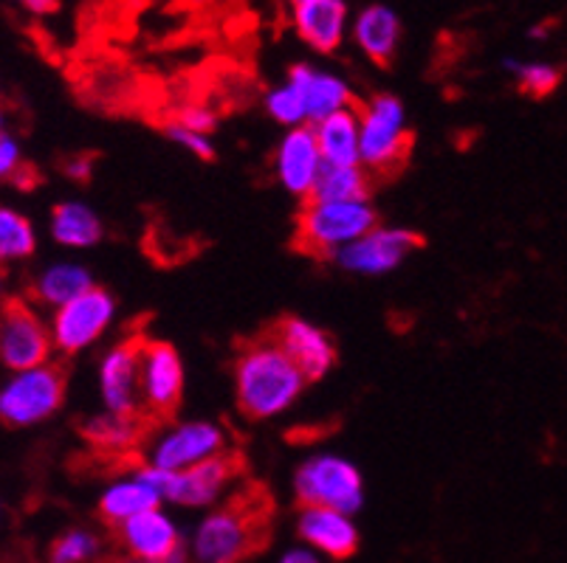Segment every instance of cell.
<instances>
[{
  "mask_svg": "<svg viewBox=\"0 0 567 563\" xmlns=\"http://www.w3.org/2000/svg\"><path fill=\"white\" fill-rule=\"evenodd\" d=\"M308 378L271 335L240 350L235 361L237 409L251 420L286 415L306 392Z\"/></svg>",
  "mask_w": 567,
  "mask_h": 563,
  "instance_id": "6da1fadb",
  "label": "cell"
},
{
  "mask_svg": "<svg viewBox=\"0 0 567 563\" xmlns=\"http://www.w3.org/2000/svg\"><path fill=\"white\" fill-rule=\"evenodd\" d=\"M379 226V211L368 200H308L297 217V242L311 257L337 260L344 248Z\"/></svg>",
  "mask_w": 567,
  "mask_h": 563,
  "instance_id": "7a4b0ae2",
  "label": "cell"
},
{
  "mask_svg": "<svg viewBox=\"0 0 567 563\" xmlns=\"http://www.w3.org/2000/svg\"><path fill=\"white\" fill-rule=\"evenodd\" d=\"M293 496L300 508H333L355 515L364 508V477L342 453H313L293 473Z\"/></svg>",
  "mask_w": 567,
  "mask_h": 563,
  "instance_id": "3957f363",
  "label": "cell"
},
{
  "mask_svg": "<svg viewBox=\"0 0 567 563\" xmlns=\"http://www.w3.org/2000/svg\"><path fill=\"white\" fill-rule=\"evenodd\" d=\"M65 395V372L51 361L34 369L9 372V378L0 386V417L14 428L40 426L63 409Z\"/></svg>",
  "mask_w": 567,
  "mask_h": 563,
  "instance_id": "277c9868",
  "label": "cell"
},
{
  "mask_svg": "<svg viewBox=\"0 0 567 563\" xmlns=\"http://www.w3.org/2000/svg\"><path fill=\"white\" fill-rule=\"evenodd\" d=\"M359 118H362V167L373 175L399 169L410 153L404 102L393 93H375L359 107Z\"/></svg>",
  "mask_w": 567,
  "mask_h": 563,
  "instance_id": "5b68a950",
  "label": "cell"
},
{
  "mask_svg": "<svg viewBox=\"0 0 567 563\" xmlns=\"http://www.w3.org/2000/svg\"><path fill=\"white\" fill-rule=\"evenodd\" d=\"M260 521L249 508L226 504L209 510L189 539L193 563H240L257 546Z\"/></svg>",
  "mask_w": 567,
  "mask_h": 563,
  "instance_id": "8992f818",
  "label": "cell"
},
{
  "mask_svg": "<svg viewBox=\"0 0 567 563\" xmlns=\"http://www.w3.org/2000/svg\"><path fill=\"white\" fill-rule=\"evenodd\" d=\"M51 353H56L51 319H45L34 302H25V299L7 302L3 319H0V364L3 369H34V366L49 364Z\"/></svg>",
  "mask_w": 567,
  "mask_h": 563,
  "instance_id": "52a82bcc",
  "label": "cell"
},
{
  "mask_svg": "<svg viewBox=\"0 0 567 563\" xmlns=\"http://www.w3.org/2000/svg\"><path fill=\"white\" fill-rule=\"evenodd\" d=\"M116 322V299L105 288L94 285L74 302L51 313L54 350L63 355H80L96 347Z\"/></svg>",
  "mask_w": 567,
  "mask_h": 563,
  "instance_id": "ba28073f",
  "label": "cell"
},
{
  "mask_svg": "<svg viewBox=\"0 0 567 563\" xmlns=\"http://www.w3.org/2000/svg\"><path fill=\"white\" fill-rule=\"evenodd\" d=\"M226 453V431L213 420H182L164 428L147 448V465L178 473Z\"/></svg>",
  "mask_w": 567,
  "mask_h": 563,
  "instance_id": "9c48e42d",
  "label": "cell"
},
{
  "mask_svg": "<svg viewBox=\"0 0 567 563\" xmlns=\"http://www.w3.org/2000/svg\"><path fill=\"white\" fill-rule=\"evenodd\" d=\"M153 482L162 490L164 502L175 504V508H215V504L224 499V493L229 490V484L237 477V459L224 453V457H215L204 465H195L187 471L167 473L158 471L153 465H147Z\"/></svg>",
  "mask_w": 567,
  "mask_h": 563,
  "instance_id": "30bf717a",
  "label": "cell"
},
{
  "mask_svg": "<svg viewBox=\"0 0 567 563\" xmlns=\"http://www.w3.org/2000/svg\"><path fill=\"white\" fill-rule=\"evenodd\" d=\"M421 246L424 240L417 231L401 229V226H375L370 234L344 248L333 262L342 271L359 273V277H384V273L399 271Z\"/></svg>",
  "mask_w": 567,
  "mask_h": 563,
  "instance_id": "8fae6325",
  "label": "cell"
},
{
  "mask_svg": "<svg viewBox=\"0 0 567 563\" xmlns=\"http://www.w3.org/2000/svg\"><path fill=\"white\" fill-rule=\"evenodd\" d=\"M142 347L144 341L113 344L100 358L96 386L102 409L113 415H142Z\"/></svg>",
  "mask_w": 567,
  "mask_h": 563,
  "instance_id": "7c38bea8",
  "label": "cell"
},
{
  "mask_svg": "<svg viewBox=\"0 0 567 563\" xmlns=\"http://www.w3.org/2000/svg\"><path fill=\"white\" fill-rule=\"evenodd\" d=\"M182 353L167 341H144L142 347V403L147 415L167 417L178 409L184 395Z\"/></svg>",
  "mask_w": 567,
  "mask_h": 563,
  "instance_id": "4fadbf2b",
  "label": "cell"
},
{
  "mask_svg": "<svg viewBox=\"0 0 567 563\" xmlns=\"http://www.w3.org/2000/svg\"><path fill=\"white\" fill-rule=\"evenodd\" d=\"M324 173V158L319 149L317 131L308 127H293L286 131L275 149V175L288 195L308 204L317 192L319 178Z\"/></svg>",
  "mask_w": 567,
  "mask_h": 563,
  "instance_id": "5bb4252c",
  "label": "cell"
},
{
  "mask_svg": "<svg viewBox=\"0 0 567 563\" xmlns=\"http://www.w3.org/2000/svg\"><path fill=\"white\" fill-rule=\"evenodd\" d=\"M271 338L288 353V358L300 366L308 384L322 380L337 366V347L333 338L319 324L300 316H286L271 330Z\"/></svg>",
  "mask_w": 567,
  "mask_h": 563,
  "instance_id": "9a60e30c",
  "label": "cell"
},
{
  "mask_svg": "<svg viewBox=\"0 0 567 563\" xmlns=\"http://www.w3.org/2000/svg\"><path fill=\"white\" fill-rule=\"evenodd\" d=\"M297 38L317 54H333L350 38V9L344 0H302L291 14Z\"/></svg>",
  "mask_w": 567,
  "mask_h": 563,
  "instance_id": "2e32d148",
  "label": "cell"
},
{
  "mask_svg": "<svg viewBox=\"0 0 567 563\" xmlns=\"http://www.w3.org/2000/svg\"><path fill=\"white\" fill-rule=\"evenodd\" d=\"M297 535L313 552H322L333 561H348L359 550V526L353 515L333 508H300Z\"/></svg>",
  "mask_w": 567,
  "mask_h": 563,
  "instance_id": "e0dca14e",
  "label": "cell"
},
{
  "mask_svg": "<svg viewBox=\"0 0 567 563\" xmlns=\"http://www.w3.org/2000/svg\"><path fill=\"white\" fill-rule=\"evenodd\" d=\"M118 541H122L127 555L144 563H164L182 546H187L178 524L162 508L136 515V519L118 526Z\"/></svg>",
  "mask_w": 567,
  "mask_h": 563,
  "instance_id": "ac0fdd59",
  "label": "cell"
},
{
  "mask_svg": "<svg viewBox=\"0 0 567 563\" xmlns=\"http://www.w3.org/2000/svg\"><path fill=\"white\" fill-rule=\"evenodd\" d=\"M162 504V490L153 482L147 465H142L138 471L125 473V477L107 482V488L100 496V515L118 530V526L127 524L136 515L158 510Z\"/></svg>",
  "mask_w": 567,
  "mask_h": 563,
  "instance_id": "d6986e66",
  "label": "cell"
},
{
  "mask_svg": "<svg viewBox=\"0 0 567 563\" xmlns=\"http://www.w3.org/2000/svg\"><path fill=\"white\" fill-rule=\"evenodd\" d=\"M288 82L300 87V93L306 96L308 116L313 124L324 122L333 113H342L348 107H353V91H350L348 82L339 74L331 71H322L311 62H297L288 69Z\"/></svg>",
  "mask_w": 567,
  "mask_h": 563,
  "instance_id": "ffe728a7",
  "label": "cell"
},
{
  "mask_svg": "<svg viewBox=\"0 0 567 563\" xmlns=\"http://www.w3.org/2000/svg\"><path fill=\"white\" fill-rule=\"evenodd\" d=\"M401 25L399 12L386 3H370L362 12L353 18L350 25V40L359 45L368 60H373L375 65H390L401 45Z\"/></svg>",
  "mask_w": 567,
  "mask_h": 563,
  "instance_id": "44dd1931",
  "label": "cell"
},
{
  "mask_svg": "<svg viewBox=\"0 0 567 563\" xmlns=\"http://www.w3.org/2000/svg\"><path fill=\"white\" fill-rule=\"evenodd\" d=\"M324 167H362V118L359 107L333 113L313 124Z\"/></svg>",
  "mask_w": 567,
  "mask_h": 563,
  "instance_id": "7402d4cb",
  "label": "cell"
},
{
  "mask_svg": "<svg viewBox=\"0 0 567 563\" xmlns=\"http://www.w3.org/2000/svg\"><path fill=\"white\" fill-rule=\"evenodd\" d=\"M51 240L69 251H85V248L100 246L105 237L102 217L82 200H63L51 209L49 217Z\"/></svg>",
  "mask_w": 567,
  "mask_h": 563,
  "instance_id": "603a6c76",
  "label": "cell"
},
{
  "mask_svg": "<svg viewBox=\"0 0 567 563\" xmlns=\"http://www.w3.org/2000/svg\"><path fill=\"white\" fill-rule=\"evenodd\" d=\"M91 288H94V277H91V271H87L85 265L71 260L51 262L49 268H43V271L34 277L32 302L38 304V307L43 304V307H49L51 313H54V310L74 302L76 296L87 293Z\"/></svg>",
  "mask_w": 567,
  "mask_h": 563,
  "instance_id": "cb8c5ba5",
  "label": "cell"
},
{
  "mask_svg": "<svg viewBox=\"0 0 567 563\" xmlns=\"http://www.w3.org/2000/svg\"><path fill=\"white\" fill-rule=\"evenodd\" d=\"M82 437L91 448L100 453H127L144 440V420L142 415H113L102 409L82 426Z\"/></svg>",
  "mask_w": 567,
  "mask_h": 563,
  "instance_id": "d4e9b609",
  "label": "cell"
},
{
  "mask_svg": "<svg viewBox=\"0 0 567 563\" xmlns=\"http://www.w3.org/2000/svg\"><path fill=\"white\" fill-rule=\"evenodd\" d=\"M38 251V231L32 220L18 209H0V257L7 262L29 260Z\"/></svg>",
  "mask_w": 567,
  "mask_h": 563,
  "instance_id": "484cf974",
  "label": "cell"
},
{
  "mask_svg": "<svg viewBox=\"0 0 567 563\" xmlns=\"http://www.w3.org/2000/svg\"><path fill=\"white\" fill-rule=\"evenodd\" d=\"M370 173L364 167H324L311 200H368Z\"/></svg>",
  "mask_w": 567,
  "mask_h": 563,
  "instance_id": "4316f807",
  "label": "cell"
},
{
  "mask_svg": "<svg viewBox=\"0 0 567 563\" xmlns=\"http://www.w3.org/2000/svg\"><path fill=\"white\" fill-rule=\"evenodd\" d=\"M503 69L517 80L519 91H525L528 96H536V100L550 96L561 85V71L556 65H550V62L503 60Z\"/></svg>",
  "mask_w": 567,
  "mask_h": 563,
  "instance_id": "83f0119b",
  "label": "cell"
},
{
  "mask_svg": "<svg viewBox=\"0 0 567 563\" xmlns=\"http://www.w3.org/2000/svg\"><path fill=\"white\" fill-rule=\"evenodd\" d=\"M266 113L275 118L277 124L288 127V131H293V127H308V124H311L306 96L300 93V87L291 85L288 80L266 93Z\"/></svg>",
  "mask_w": 567,
  "mask_h": 563,
  "instance_id": "f1b7e54d",
  "label": "cell"
},
{
  "mask_svg": "<svg viewBox=\"0 0 567 563\" xmlns=\"http://www.w3.org/2000/svg\"><path fill=\"white\" fill-rule=\"evenodd\" d=\"M102 552V541L91 530H69L51 544L49 563H91Z\"/></svg>",
  "mask_w": 567,
  "mask_h": 563,
  "instance_id": "f546056e",
  "label": "cell"
},
{
  "mask_svg": "<svg viewBox=\"0 0 567 563\" xmlns=\"http://www.w3.org/2000/svg\"><path fill=\"white\" fill-rule=\"evenodd\" d=\"M164 133H167L169 142L178 144L182 149H187L189 155H195V158H200V161H213L215 158L213 136L189 131V127H182L178 122H169L167 127H164Z\"/></svg>",
  "mask_w": 567,
  "mask_h": 563,
  "instance_id": "4dcf8cb0",
  "label": "cell"
},
{
  "mask_svg": "<svg viewBox=\"0 0 567 563\" xmlns=\"http://www.w3.org/2000/svg\"><path fill=\"white\" fill-rule=\"evenodd\" d=\"M23 169V149L20 142L9 131L0 133V175L12 180Z\"/></svg>",
  "mask_w": 567,
  "mask_h": 563,
  "instance_id": "1f68e13d",
  "label": "cell"
},
{
  "mask_svg": "<svg viewBox=\"0 0 567 563\" xmlns=\"http://www.w3.org/2000/svg\"><path fill=\"white\" fill-rule=\"evenodd\" d=\"M175 122L182 124V127H189L195 133H206V136H213L215 124H218V116L206 105H187L178 111Z\"/></svg>",
  "mask_w": 567,
  "mask_h": 563,
  "instance_id": "d6a6232c",
  "label": "cell"
},
{
  "mask_svg": "<svg viewBox=\"0 0 567 563\" xmlns=\"http://www.w3.org/2000/svg\"><path fill=\"white\" fill-rule=\"evenodd\" d=\"M63 173L65 178L74 180V184H85V180H91V173H94V158L91 155H71L69 161L63 164Z\"/></svg>",
  "mask_w": 567,
  "mask_h": 563,
  "instance_id": "836d02e7",
  "label": "cell"
},
{
  "mask_svg": "<svg viewBox=\"0 0 567 563\" xmlns=\"http://www.w3.org/2000/svg\"><path fill=\"white\" fill-rule=\"evenodd\" d=\"M277 563H322L317 552L311 546H293V550L282 552V557Z\"/></svg>",
  "mask_w": 567,
  "mask_h": 563,
  "instance_id": "e575fe53",
  "label": "cell"
},
{
  "mask_svg": "<svg viewBox=\"0 0 567 563\" xmlns=\"http://www.w3.org/2000/svg\"><path fill=\"white\" fill-rule=\"evenodd\" d=\"M12 3H18L20 9L32 14H51L60 7V0H12Z\"/></svg>",
  "mask_w": 567,
  "mask_h": 563,
  "instance_id": "d590c367",
  "label": "cell"
},
{
  "mask_svg": "<svg viewBox=\"0 0 567 563\" xmlns=\"http://www.w3.org/2000/svg\"><path fill=\"white\" fill-rule=\"evenodd\" d=\"M116 563H144V561H138V557H131V555H125V557H118Z\"/></svg>",
  "mask_w": 567,
  "mask_h": 563,
  "instance_id": "8d00e7d4",
  "label": "cell"
},
{
  "mask_svg": "<svg viewBox=\"0 0 567 563\" xmlns=\"http://www.w3.org/2000/svg\"><path fill=\"white\" fill-rule=\"evenodd\" d=\"M291 3H302V0H291Z\"/></svg>",
  "mask_w": 567,
  "mask_h": 563,
  "instance_id": "74e56055",
  "label": "cell"
}]
</instances>
